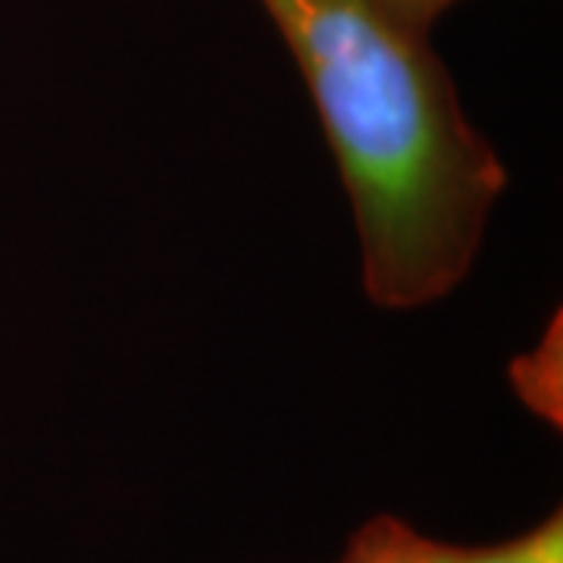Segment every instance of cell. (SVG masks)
<instances>
[{"label":"cell","instance_id":"2","mask_svg":"<svg viewBox=\"0 0 563 563\" xmlns=\"http://www.w3.org/2000/svg\"><path fill=\"white\" fill-rule=\"evenodd\" d=\"M342 558L351 563H563V514L554 507L536 526L492 544L442 542L379 514L347 539Z\"/></svg>","mask_w":563,"mask_h":563},{"label":"cell","instance_id":"1","mask_svg":"<svg viewBox=\"0 0 563 563\" xmlns=\"http://www.w3.org/2000/svg\"><path fill=\"white\" fill-rule=\"evenodd\" d=\"M342 176L363 295L388 313L451 298L510 185L432 41L373 0H261Z\"/></svg>","mask_w":563,"mask_h":563},{"label":"cell","instance_id":"4","mask_svg":"<svg viewBox=\"0 0 563 563\" xmlns=\"http://www.w3.org/2000/svg\"><path fill=\"white\" fill-rule=\"evenodd\" d=\"M395 25H401L404 32L417 35V38L432 41L435 22L448 16L463 0H373Z\"/></svg>","mask_w":563,"mask_h":563},{"label":"cell","instance_id":"3","mask_svg":"<svg viewBox=\"0 0 563 563\" xmlns=\"http://www.w3.org/2000/svg\"><path fill=\"white\" fill-rule=\"evenodd\" d=\"M551 369H561V317L554 322V335L548 329L542 342L532 351H526L520 361H514V369H510L514 391L520 395V401L544 422L554 420V426H561L563 404L551 398Z\"/></svg>","mask_w":563,"mask_h":563},{"label":"cell","instance_id":"5","mask_svg":"<svg viewBox=\"0 0 563 563\" xmlns=\"http://www.w3.org/2000/svg\"><path fill=\"white\" fill-rule=\"evenodd\" d=\"M339 563H351V561H347V558H342V561H339Z\"/></svg>","mask_w":563,"mask_h":563}]
</instances>
